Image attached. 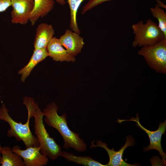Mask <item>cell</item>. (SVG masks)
<instances>
[{
  "mask_svg": "<svg viewBox=\"0 0 166 166\" xmlns=\"http://www.w3.org/2000/svg\"><path fill=\"white\" fill-rule=\"evenodd\" d=\"M23 104L28 111V117L30 119L34 118V133L38 139L40 152L52 160L59 157L62 152L61 146L51 137L47 132L43 123L42 112L34 99L30 97H25L23 98Z\"/></svg>",
  "mask_w": 166,
  "mask_h": 166,
  "instance_id": "6da1fadb",
  "label": "cell"
},
{
  "mask_svg": "<svg viewBox=\"0 0 166 166\" xmlns=\"http://www.w3.org/2000/svg\"><path fill=\"white\" fill-rule=\"evenodd\" d=\"M59 107L54 102L47 105L42 113L45 117V123L56 129L62 136L64 142L63 147L66 149L71 148L79 152L87 150V144L80 138L79 134L70 130L67 124V115L57 113Z\"/></svg>",
  "mask_w": 166,
  "mask_h": 166,
  "instance_id": "7a4b0ae2",
  "label": "cell"
},
{
  "mask_svg": "<svg viewBox=\"0 0 166 166\" xmlns=\"http://www.w3.org/2000/svg\"><path fill=\"white\" fill-rule=\"evenodd\" d=\"M30 119L28 117L26 122L24 124L17 122L10 115L8 110L4 104L2 103L0 108V120L7 122L10 126L7 136L10 137H13L18 141H22L26 148L39 146L36 136L32 134L30 128Z\"/></svg>",
  "mask_w": 166,
  "mask_h": 166,
  "instance_id": "3957f363",
  "label": "cell"
},
{
  "mask_svg": "<svg viewBox=\"0 0 166 166\" xmlns=\"http://www.w3.org/2000/svg\"><path fill=\"white\" fill-rule=\"evenodd\" d=\"M132 28L134 35L132 44L134 48L153 45L163 39H166L158 25L150 19L147 20L145 23L141 20L133 24Z\"/></svg>",
  "mask_w": 166,
  "mask_h": 166,
  "instance_id": "277c9868",
  "label": "cell"
},
{
  "mask_svg": "<svg viewBox=\"0 0 166 166\" xmlns=\"http://www.w3.org/2000/svg\"><path fill=\"white\" fill-rule=\"evenodd\" d=\"M137 53L152 69L159 73H166V39L153 45L142 46Z\"/></svg>",
  "mask_w": 166,
  "mask_h": 166,
  "instance_id": "5b68a950",
  "label": "cell"
},
{
  "mask_svg": "<svg viewBox=\"0 0 166 166\" xmlns=\"http://www.w3.org/2000/svg\"><path fill=\"white\" fill-rule=\"evenodd\" d=\"M140 118L138 117V113L136 114V117H133L129 120H120L118 119L117 121L121 123L126 121H134L136 123V125L143 130L147 134L150 140L149 145L143 148L144 152L148 151L151 149H155L158 151L160 155L162 157V161L165 165L166 162V155L163 151L161 145V139L163 134L164 132L166 129V121L164 122H160L159 123L157 129L155 131L149 130L142 125L139 121Z\"/></svg>",
  "mask_w": 166,
  "mask_h": 166,
  "instance_id": "8992f818",
  "label": "cell"
},
{
  "mask_svg": "<svg viewBox=\"0 0 166 166\" xmlns=\"http://www.w3.org/2000/svg\"><path fill=\"white\" fill-rule=\"evenodd\" d=\"M135 143L134 139L131 136L129 135L127 137L126 142L124 145L118 151H115L113 148L111 149H110L106 143L100 140L97 141L96 145L93 140L90 148H92L99 147L104 148L106 151L109 157V162L106 164L107 166H136L137 165L128 163L122 158L124 150L128 147L133 146Z\"/></svg>",
  "mask_w": 166,
  "mask_h": 166,
  "instance_id": "52a82bcc",
  "label": "cell"
},
{
  "mask_svg": "<svg viewBox=\"0 0 166 166\" xmlns=\"http://www.w3.org/2000/svg\"><path fill=\"white\" fill-rule=\"evenodd\" d=\"M11 22L13 24H27L34 6V0H11Z\"/></svg>",
  "mask_w": 166,
  "mask_h": 166,
  "instance_id": "ba28073f",
  "label": "cell"
},
{
  "mask_svg": "<svg viewBox=\"0 0 166 166\" xmlns=\"http://www.w3.org/2000/svg\"><path fill=\"white\" fill-rule=\"evenodd\" d=\"M12 150L22 158L26 166H44L49 162L48 157L40 152L39 146L30 147L22 150L20 147L16 145L13 147Z\"/></svg>",
  "mask_w": 166,
  "mask_h": 166,
  "instance_id": "9c48e42d",
  "label": "cell"
},
{
  "mask_svg": "<svg viewBox=\"0 0 166 166\" xmlns=\"http://www.w3.org/2000/svg\"><path fill=\"white\" fill-rule=\"evenodd\" d=\"M61 45L64 47L67 52L75 56L81 51L84 44V38L80 34L67 29L64 34L59 38Z\"/></svg>",
  "mask_w": 166,
  "mask_h": 166,
  "instance_id": "30bf717a",
  "label": "cell"
},
{
  "mask_svg": "<svg viewBox=\"0 0 166 166\" xmlns=\"http://www.w3.org/2000/svg\"><path fill=\"white\" fill-rule=\"evenodd\" d=\"M47 49L49 56L56 61L74 62L76 58L69 53L60 44L59 39L53 37L48 43Z\"/></svg>",
  "mask_w": 166,
  "mask_h": 166,
  "instance_id": "8fae6325",
  "label": "cell"
},
{
  "mask_svg": "<svg viewBox=\"0 0 166 166\" xmlns=\"http://www.w3.org/2000/svg\"><path fill=\"white\" fill-rule=\"evenodd\" d=\"M36 31L34 42V49L46 48L55 34L52 26L50 24L42 23L38 25Z\"/></svg>",
  "mask_w": 166,
  "mask_h": 166,
  "instance_id": "7c38bea8",
  "label": "cell"
},
{
  "mask_svg": "<svg viewBox=\"0 0 166 166\" xmlns=\"http://www.w3.org/2000/svg\"><path fill=\"white\" fill-rule=\"evenodd\" d=\"M34 6L30 16L29 21L34 26L38 19L46 16L53 8V0H34Z\"/></svg>",
  "mask_w": 166,
  "mask_h": 166,
  "instance_id": "4fadbf2b",
  "label": "cell"
},
{
  "mask_svg": "<svg viewBox=\"0 0 166 166\" xmlns=\"http://www.w3.org/2000/svg\"><path fill=\"white\" fill-rule=\"evenodd\" d=\"M48 56L46 48L34 49L28 64L18 72V74L21 75V81L24 82L34 67Z\"/></svg>",
  "mask_w": 166,
  "mask_h": 166,
  "instance_id": "5bb4252c",
  "label": "cell"
},
{
  "mask_svg": "<svg viewBox=\"0 0 166 166\" xmlns=\"http://www.w3.org/2000/svg\"><path fill=\"white\" fill-rule=\"evenodd\" d=\"M1 165V166H24L22 158L17 153L13 152L8 146L2 148Z\"/></svg>",
  "mask_w": 166,
  "mask_h": 166,
  "instance_id": "9a60e30c",
  "label": "cell"
},
{
  "mask_svg": "<svg viewBox=\"0 0 166 166\" xmlns=\"http://www.w3.org/2000/svg\"><path fill=\"white\" fill-rule=\"evenodd\" d=\"M60 156L65 158L69 161L85 166H107L94 160L89 156H80L74 155L73 153L62 151Z\"/></svg>",
  "mask_w": 166,
  "mask_h": 166,
  "instance_id": "2e32d148",
  "label": "cell"
},
{
  "mask_svg": "<svg viewBox=\"0 0 166 166\" xmlns=\"http://www.w3.org/2000/svg\"><path fill=\"white\" fill-rule=\"evenodd\" d=\"M85 0H67L70 10L69 27L72 31L80 34L81 32L77 24V14L79 7Z\"/></svg>",
  "mask_w": 166,
  "mask_h": 166,
  "instance_id": "e0dca14e",
  "label": "cell"
},
{
  "mask_svg": "<svg viewBox=\"0 0 166 166\" xmlns=\"http://www.w3.org/2000/svg\"><path fill=\"white\" fill-rule=\"evenodd\" d=\"M150 10L153 16L157 20L158 26L166 37V13L164 10L155 5Z\"/></svg>",
  "mask_w": 166,
  "mask_h": 166,
  "instance_id": "ac0fdd59",
  "label": "cell"
},
{
  "mask_svg": "<svg viewBox=\"0 0 166 166\" xmlns=\"http://www.w3.org/2000/svg\"><path fill=\"white\" fill-rule=\"evenodd\" d=\"M109 0H89L88 2L83 7L82 14L83 15L97 6Z\"/></svg>",
  "mask_w": 166,
  "mask_h": 166,
  "instance_id": "d6986e66",
  "label": "cell"
},
{
  "mask_svg": "<svg viewBox=\"0 0 166 166\" xmlns=\"http://www.w3.org/2000/svg\"><path fill=\"white\" fill-rule=\"evenodd\" d=\"M11 4V0H0V13L6 11Z\"/></svg>",
  "mask_w": 166,
  "mask_h": 166,
  "instance_id": "ffe728a7",
  "label": "cell"
},
{
  "mask_svg": "<svg viewBox=\"0 0 166 166\" xmlns=\"http://www.w3.org/2000/svg\"><path fill=\"white\" fill-rule=\"evenodd\" d=\"M156 2L157 3L156 5L159 7L163 9L166 8V5L160 0H156Z\"/></svg>",
  "mask_w": 166,
  "mask_h": 166,
  "instance_id": "44dd1931",
  "label": "cell"
},
{
  "mask_svg": "<svg viewBox=\"0 0 166 166\" xmlns=\"http://www.w3.org/2000/svg\"><path fill=\"white\" fill-rule=\"evenodd\" d=\"M55 1L61 5H64L66 3L65 0H55Z\"/></svg>",
  "mask_w": 166,
  "mask_h": 166,
  "instance_id": "7402d4cb",
  "label": "cell"
},
{
  "mask_svg": "<svg viewBox=\"0 0 166 166\" xmlns=\"http://www.w3.org/2000/svg\"><path fill=\"white\" fill-rule=\"evenodd\" d=\"M2 147L1 146V145L0 144V165H1L0 162H1V150H2Z\"/></svg>",
  "mask_w": 166,
  "mask_h": 166,
  "instance_id": "603a6c76",
  "label": "cell"
}]
</instances>
